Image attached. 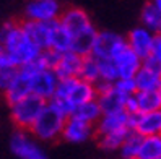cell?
Masks as SVG:
<instances>
[{
	"label": "cell",
	"instance_id": "6da1fadb",
	"mask_svg": "<svg viewBox=\"0 0 161 159\" xmlns=\"http://www.w3.org/2000/svg\"><path fill=\"white\" fill-rule=\"evenodd\" d=\"M0 45L10 55L12 63L16 68L36 63L42 52L25 34L21 24H16L13 21H7L0 28Z\"/></svg>",
	"mask_w": 161,
	"mask_h": 159
},
{
	"label": "cell",
	"instance_id": "7a4b0ae2",
	"mask_svg": "<svg viewBox=\"0 0 161 159\" xmlns=\"http://www.w3.org/2000/svg\"><path fill=\"white\" fill-rule=\"evenodd\" d=\"M59 21L72 37V52L81 55V57L91 55L98 31L94 28L90 15L83 8L72 7L62 12Z\"/></svg>",
	"mask_w": 161,
	"mask_h": 159
},
{
	"label": "cell",
	"instance_id": "3957f363",
	"mask_svg": "<svg viewBox=\"0 0 161 159\" xmlns=\"http://www.w3.org/2000/svg\"><path fill=\"white\" fill-rule=\"evenodd\" d=\"M96 98H98V91L94 85L81 78H65V80H59L55 94L51 101H47V104L57 109L60 114H64L69 119L78 106L94 101Z\"/></svg>",
	"mask_w": 161,
	"mask_h": 159
},
{
	"label": "cell",
	"instance_id": "277c9868",
	"mask_svg": "<svg viewBox=\"0 0 161 159\" xmlns=\"http://www.w3.org/2000/svg\"><path fill=\"white\" fill-rule=\"evenodd\" d=\"M65 122H67V117L60 114L57 109H54L52 106L47 104L44 107V110L41 112V115L36 119L33 127L30 128V132L36 140L54 141V140L62 136V130H64Z\"/></svg>",
	"mask_w": 161,
	"mask_h": 159
},
{
	"label": "cell",
	"instance_id": "5b68a950",
	"mask_svg": "<svg viewBox=\"0 0 161 159\" xmlns=\"http://www.w3.org/2000/svg\"><path fill=\"white\" fill-rule=\"evenodd\" d=\"M47 106V101L37 98L34 94H30L18 102L10 106V114L13 124L18 127V130L30 132V128L36 122V119L41 115V112Z\"/></svg>",
	"mask_w": 161,
	"mask_h": 159
},
{
	"label": "cell",
	"instance_id": "8992f818",
	"mask_svg": "<svg viewBox=\"0 0 161 159\" xmlns=\"http://www.w3.org/2000/svg\"><path fill=\"white\" fill-rule=\"evenodd\" d=\"M10 151L18 159H47L44 148L36 141V138L25 130H18L10 138Z\"/></svg>",
	"mask_w": 161,
	"mask_h": 159
},
{
	"label": "cell",
	"instance_id": "52a82bcc",
	"mask_svg": "<svg viewBox=\"0 0 161 159\" xmlns=\"http://www.w3.org/2000/svg\"><path fill=\"white\" fill-rule=\"evenodd\" d=\"M124 47H127L125 37H122L120 34L112 33V31H98L96 39H94V44H93L91 55L98 60L112 59Z\"/></svg>",
	"mask_w": 161,
	"mask_h": 159
},
{
	"label": "cell",
	"instance_id": "ba28073f",
	"mask_svg": "<svg viewBox=\"0 0 161 159\" xmlns=\"http://www.w3.org/2000/svg\"><path fill=\"white\" fill-rule=\"evenodd\" d=\"M31 72V94L41 98L44 101H51L55 94V89L59 85V78L55 77L54 70L37 68L33 63Z\"/></svg>",
	"mask_w": 161,
	"mask_h": 159
},
{
	"label": "cell",
	"instance_id": "9c48e42d",
	"mask_svg": "<svg viewBox=\"0 0 161 159\" xmlns=\"http://www.w3.org/2000/svg\"><path fill=\"white\" fill-rule=\"evenodd\" d=\"M26 20L39 21V23H52L57 21L62 15V8L59 0H31L26 5Z\"/></svg>",
	"mask_w": 161,
	"mask_h": 159
},
{
	"label": "cell",
	"instance_id": "30bf717a",
	"mask_svg": "<svg viewBox=\"0 0 161 159\" xmlns=\"http://www.w3.org/2000/svg\"><path fill=\"white\" fill-rule=\"evenodd\" d=\"M96 91H98V104L103 114H114V112H120L125 110V101L127 98L122 96L120 93L114 88V85L111 83H104V81H98L96 85Z\"/></svg>",
	"mask_w": 161,
	"mask_h": 159
},
{
	"label": "cell",
	"instance_id": "8fae6325",
	"mask_svg": "<svg viewBox=\"0 0 161 159\" xmlns=\"http://www.w3.org/2000/svg\"><path fill=\"white\" fill-rule=\"evenodd\" d=\"M129 127L142 136H161V109L147 114H129Z\"/></svg>",
	"mask_w": 161,
	"mask_h": 159
},
{
	"label": "cell",
	"instance_id": "7c38bea8",
	"mask_svg": "<svg viewBox=\"0 0 161 159\" xmlns=\"http://www.w3.org/2000/svg\"><path fill=\"white\" fill-rule=\"evenodd\" d=\"M31 72H33L31 65L18 68L13 83L10 85V88L3 93L5 99H7V102L10 106L31 94Z\"/></svg>",
	"mask_w": 161,
	"mask_h": 159
},
{
	"label": "cell",
	"instance_id": "4fadbf2b",
	"mask_svg": "<svg viewBox=\"0 0 161 159\" xmlns=\"http://www.w3.org/2000/svg\"><path fill=\"white\" fill-rule=\"evenodd\" d=\"M94 133H96L94 125L86 124V122H83V120L75 119V117H69L65 125H64L60 138H64L65 141H69V143L80 145V143L88 141Z\"/></svg>",
	"mask_w": 161,
	"mask_h": 159
},
{
	"label": "cell",
	"instance_id": "5bb4252c",
	"mask_svg": "<svg viewBox=\"0 0 161 159\" xmlns=\"http://www.w3.org/2000/svg\"><path fill=\"white\" fill-rule=\"evenodd\" d=\"M153 39H155V33H151L150 29H147L143 26L134 28V29L129 33V36L125 37L129 49L134 50L142 60H145L150 55L151 45H153Z\"/></svg>",
	"mask_w": 161,
	"mask_h": 159
},
{
	"label": "cell",
	"instance_id": "9a60e30c",
	"mask_svg": "<svg viewBox=\"0 0 161 159\" xmlns=\"http://www.w3.org/2000/svg\"><path fill=\"white\" fill-rule=\"evenodd\" d=\"M112 62H114L116 68H117L119 78H134L137 72L140 70L142 63H143V60L134 50L129 49V45L122 49L119 54H116L112 57Z\"/></svg>",
	"mask_w": 161,
	"mask_h": 159
},
{
	"label": "cell",
	"instance_id": "2e32d148",
	"mask_svg": "<svg viewBox=\"0 0 161 159\" xmlns=\"http://www.w3.org/2000/svg\"><path fill=\"white\" fill-rule=\"evenodd\" d=\"M81 63L83 57L75 52H65L60 54V59L54 68V73L59 80L65 78H78L80 77V70H81Z\"/></svg>",
	"mask_w": 161,
	"mask_h": 159
},
{
	"label": "cell",
	"instance_id": "e0dca14e",
	"mask_svg": "<svg viewBox=\"0 0 161 159\" xmlns=\"http://www.w3.org/2000/svg\"><path fill=\"white\" fill-rule=\"evenodd\" d=\"M25 34L39 47L41 50L49 49V39H51V28L52 23H39V21H30L26 20L21 23Z\"/></svg>",
	"mask_w": 161,
	"mask_h": 159
},
{
	"label": "cell",
	"instance_id": "ac0fdd59",
	"mask_svg": "<svg viewBox=\"0 0 161 159\" xmlns=\"http://www.w3.org/2000/svg\"><path fill=\"white\" fill-rule=\"evenodd\" d=\"M129 128V114L125 110L114 112V114H103L101 119L98 120V124L94 125L96 135H106L111 132H117V130Z\"/></svg>",
	"mask_w": 161,
	"mask_h": 159
},
{
	"label": "cell",
	"instance_id": "d6986e66",
	"mask_svg": "<svg viewBox=\"0 0 161 159\" xmlns=\"http://www.w3.org/2000/svg\"><path fill=\"white\" fill-rule=\"evenodd\" d=\"M49 49L59 54H65L72 50V37L67 29L60 24V21H52L51 28V39H49Z\"/></svg>",
	"mask_w": 161,
	"mask_h": 159
},
{
	"label": "cell",
	"instance_id": "ffe728a7",
	"mask_svg": "<svg viewBox=\"0 0 161 159\" xmlns=\"http://www.w3.org/2000/svg\"><path fill=\"white\" fill-rule=\"evenodd\" d=\"M134 80L137 85V91H158L161 86V75L145 67L143 63H142V67L134 77Z\"/></svg>",
	"mask_w": 161,
	"mask_h": 159
},
{
	"label": "cell",
	"instance_id": "44dd1931",
	"mask_svg": "<svg viewBox=\"0 0 161 159\" xmlns=\"http://www.w3.org/2000/svg\"><path fill=\"white\" fill-rule=\"evenodd\" d=\"M101 115H103V112H101V109H99V104H98V101L94 99V101L85 102V104L78 106L77 109L73 110V114H72L70 117H75V119H78V120H83V122L91 124V125H96L98 120L101 119Z\"/></svg>",
	"mask_w": 161,
	"mask_h": 159
},
{
	"label": "cell",
	"instance_id": "7402d4cb",
	"mask_svg": "<svg viewBox=\"0 0 161 159\" xmlns=\"http://www.w3.org/2000/svg\"><path fill=\"white\" fill-rule=\"evenodd\" d=\"M134 96H135L138 114H147V112L161 109V101H159L158 91H137Z\"/></svg>",
	"mask_w": 161,
	"mask_h": 159
},
{
	"label": "cell",
	"instance_id": "603a6c76",
	"mask_svg": "<svg viewBox=\"0 0 161 159\" xmlns=\"http://www.w3.org/2000/svg\"><path fill=\"white\" fill-rule=\"evenodd\" d=\"M161 156V136H142L137 159H158Z\"/></svg>",
	"mask_w": 161,
	"mask_h": 159
},
{
	"label": "cell",
	"instance_id": "cb8c5ba5",
	"mask_svg": "<svg viewBox=\"0 0 161 159\" xmlns=\"http://www.w3.org/2000/svg\"><path fill=\"white\" fill-rule=\"evenodd\" d=\"M129 132H130L129 128H124V130H117V132H111L106 135H98V145L104 151H119V148L124 143Z\"/></svg>",
	"mask_w": 161,
	"mask_h": 159
},
{
	"label": "cell",
	"instance_id": "d4e9b609",
	"mask_svg": "<svg viewBox=\"0 0 161 159\" xmlns=\"http://www.w3.org/2000/svg\"><path fill=\"white\" fill-rule=\"evenodd\" d=\"M140 143H142V135H138L137 132H134V130H130L129 135L124 140V143H122L120 148H119L120 157L122 159H137Z\"/></svg>",
	"mask_w": 161,
	"mask_h": 159
},
{
	"label": "cell",
	"instance_id": "484cf974",
	"mask_svg": "<svg viewBox=\"0 0 161 159\" xmlns=\"http://www.w3.org/2000/svg\"><path fill=\"white\" fill-rule=\"evenodd\" d=\"M142 26L155 34L161 33V13L151 3H147L142 10Z\"/></svg>",
	"mask_w": 161,
	"mask_h": 159
},
{
	"label": "cell",
	"instance_id": "4316f807",
	"mask_svg": "<svg viewBox=\"0 0 161 159\" xmlns=\"http://www.w3.org/2000/svg\"><path fill=\"white\" fill-rule=\"evenodd\" d=\"M78 78L91 83V85H96L99 81V65H98V60L93 55L83 57V63H81V70H80Z\"/></svg>",
	"mask_w": 161,
	"mask_h": 159
},
{
	"label": "cell",
	"instance_id": "83f0119b",
	"mask_svg": "<svg viewBox=\"0 0 161 159\" xmlns=\"http://www.w3.org/2000/svg\"><path fill=\"white\" fill-rule=\"evenodd\" d=\"M98 65H99V81L114 85L119 80L117 68H116L114 62H112V59H101V60H98Z\"/></svg>",
	"mask_w": 161,
	"mask_h": 159
},
{
	"label": "cell",
	"instance_id": "f1b7e54d",
	"mask_svg": "<svg viewBox=\"0 0 161 159\" xmlns=\"http://www.w3.org/2000/svg\"><path fill=\"white\" fill-rule=\"evenodd\" d=\"M60 59V54L59 52H54L51 49H46L41 52V57L37 59V62L34 63L37 68H47V70H54L55 65H57Z\"/></svg>",
	"mask_w": 161,
	"mask_h": 159
},
{
	"label": "cell",
	"instance_id": "f546056e",
	"mask_svg": "<svg viewBox=\"0 0 161 159\" xmlns=\"http://www.w3.org/2000/svg\"><path fill=\"white\" fill-rule=\"evenodd\" d=\"M114 88L120 93L122 96H134L137 93V85H135V80L134 78H119L114 83Z\"/></svg>",
	"mask_w": 161,
	"mask_h": 159
},
{
	"label": "cell",
	"instance_id": "4dcf8cb0",
	"mask_svg": "<svg viewBox=\"0 0 161 159\" xmlns=\"http://www.w3.org/2000/svg\"><path fill=\"white\" fill-rule=\"evenodd\" d=\"M16 72L18 68L16 67H10V68H2L0 70V91L5 93L10 85L13 83L15 77H16Z\"/></svg>",
	"mask_w": 161,
	"mask_h": 159
},
{
	"label": "cell",
	"instance_id": "1f68e13d",
	"mask_svg": "<svg viewBox=\"0 0 161 159\" xmlns=\"http://www.w3.org/2000/svg\"><path fill=\"white\" fill-rule=\"evenodd\" d=\"M148 57L155 59L161 63V33L155 34V39H153V45H151V52Z\"/></svg>",
	"mask_w": 161,
	"mask_h": 159
},
{
	"label": "cell",
	"instance_id": "d6a6232c",
	"mask_svg": "<svg viewBox=\"0 0 161 159\" xmlns=\"http://www.w3.org/2000/svg\"><path fill=\"white\" fill-rule=\"evenodd\" d=\"M10 67H15V65L12 63V59H10V55L7 54V50L0 45V70L2 68H10Z\"/></svg>",
	"mask_w": 161,
	"mask_h": 159
},
{
	"label": "cell",
	"instance_id": "836d02e7",
	"mask_svg": "<svg viewBox=\"0 0 161 159\" xmlns=\"http://www.w3.org/2000/svg\"><path fill=\"white\" fill-rule=\"evenodd\" d=\"M151 5H153L155 8H156V10L161 13V0H151V2H150Z\"/></svg>",
	"mask_w": 161,
	"mask_h": 159
},
{
	"label": "cell",
	"instance_id": "e575fe53",
	"mask_svg": "<svg viewBox=\"0 0 161 159\" xmlns=\"http://www.w3.org/2000/svg\"><path fill=\"white\" fill-rule=\"evenodd\" d=\"M158 94H159V101H161V86H159V89H158Z\"/></svg>",
	"mask_w": 161,
	"mask_h": 159
},
{
	"label": "cell",
	"instance_id": "d590c367",
	"mask_svg": "<svg viewBox=\"0 0 161 159\" xmlns=\"http://www.w3.org/2000/svg\"><path fill=\"white\" fill-rule=\"evenodd\" d=\"M158 159H161V156H159V157H158Z\"/></svg>",
	"mask_w": 161,
	"mask_h": 159
}]
</instances>
